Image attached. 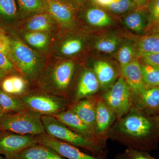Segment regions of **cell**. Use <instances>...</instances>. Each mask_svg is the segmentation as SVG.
<instances>
[{
  "label": "cell",
  "mask_w": 159,
  "mask_h": 159,
  "mask_svg": "<svg viewBox=\"0 0 159 159\" xmlns=\"http://www.w3.org/2000/svg\"><path fill=\"white\" fill-rule=\"evenodd\" d=\"M114 159H131L127 156L125 153H120L116 155Z\"/></svg>",
  "instance_id": "42"
},
{
  "label": "cell",
  "mask_w": 159,
  "mask_h": 159,
  "mask_svg": "<svg viewBox=\"0 0 159 159\" xmlns=\"http://www.w3.org/2000/svg\"><path fill=\"white\" fill-rule=\"evenodd\" d=\"M0 130L20 135L45 134L40 115L32 111L2 114L0 116Z\"/></svg>",
  "instance_id": "3"
},
{
  "label": "cell",
  "mask_w": 159,
  "mask_h": 159,
  "mask_svg": "<svg viewBox=\"0 0 159 159\" xmlns=\"http://www.w3.org/2000/svg\"><path fill=\"white\" fill-rule=\"evenodd\" d=\"M25 106L21 100L14 98L4 91L0 90V107L4 112L23 111Z\"/></svg>",
  "instance_id": "27"
},
{
  "label": "cell",
  "mask_w": 159,
  "mask_h": 159,
  "mask_svg": "<svg viewBox=\"0 0 159 159\" xmlns=\"http://www.w3.org/2000/svg\"><path fill=\"white\" fill-rule=\"evenodd\" d=\"M153 32H157V33H159V27L158 28H157V29H156Z\"/></svg>",
  "instance_id": "46"
},
{
  "label": "cell",
  "mask_w": 159,
  "mask_h": 159,
  "mask_svg": "<svg viewBox=\"0 0 159 159\" xmlns=\"http://www.w3.org/2000/svg\"><path fill=\"white\" fill-rule=\"evenodd\" d=\"M140 61L142 77L146 87H159V67Z\"/></svg>",
  "instance_id": "26"
},
{
  "label": "cell",
  "mask_w": 159,
  "mask_h": 159,
  "mask_svg": "<svg viewBox=\"0 0 159 159\" xmlns=\"http://www.w3.org/2000/svg\"><path fill=\"white\" fill-rule=\"evenodd\" d=\"M24 39L29 45L39 50L47 48L49 43V34L46 32L27 31Z\"/></svg>",
  "instance_id": "28"
},
{
  "label": "cell",
  "mask_w": 159,
  "mask_h": 159,
  "mask_svg": "<svg viewBox=\"0 0 159 159\" xmlns=\"http://www.w3.org/2000/svg\"><path fill=\"white\" fill-rule=\"evenodd\" d=\"M13 63L27 78L33 79L40 70V58L35 51L19 39L11 40Z\"/></svg>",
  "instance_id": "4"
},
{
  "label": "cell",
  "mask_w": 159,
  "mask_h": 159,
  "mask_svg": "<svg viewBox=\"0 0 159 159\" xmlns=\"http://www.w3.org/2000/svg\"><path fill=\"white\" fill-rule=\"evenodd\" d=\"M139 59L142 62L159 67V54L139 53Z\"/></svg>",
  "instance_id": "34"
},
{
  "label": "cell",
  "mask_w": 159,
  "mask_h": 159,
  "mask_svg": "<svg viewBox=\"0 0 159 159\" xmlns=\"http://www.w3.org/2000/svg\"><path fill=\"white\" fill-rule=\"evenodd\" d=\"M111 127L107 138L127 148L149 152L159 143V116L139 107H131Z\"/></svg>",
  "instance_id": "1"
},
{
  "label": "cell",
  "mask_w": 159,
  "mask_h": 159,
  "mask_svg": "<svg viewBox=\"0 0 159 159\" xmlns=\"http://www.w3.org/2000/svg\"><path fill=\"white\" fill-rule=\"evenodd\" d=\"M5 73L0 69V82L3 81L5 76Z\"/></svg>",
  "instance_id": "43"
},
{
  "label": "cell",
  "mask_w": 159,
  "mask_h": 159,
  "mask_svg": "<svg viewBox=\"0 0 159 159\" xmlns=\"http://www.w3.org/2000/svg\"><path fill=\"white\" fill-rule=\"evenodd\" d=\"M5 113L4 111H3L2 109L0 107V116H2V114Z\"/></svg>",
  "instance_id": "45"
},
{
  "label": "cell",
  "mask_w": 159,
  "mask_h": 159,
  "mask_svg": "<svg viewBox=\"0 0 159 159\" xmlns=\"http://www.w3.org/2000/svg\"><path fill=\"white\" fill-rule=\"evenodd\" d=\"M124 25L137 34L145 35L149 24L148 12L145 9H136L127 13L123 19Z\"/></svg>",
  "instance_id": "15"
},
{
  "label": "cell",
  "mask_w": 159,
  "mask_h": 159,
  "mask_svg": "<svg viewBox=\"0 0 159 159\" xmlns=\"http://www.w3.org/2000/svg\"><path fill=\"white\" fill-rule=\"evenodd\" d=\"M75 68L72 61L57 63L51 69L46 76V88L56 93L63 94L68 89Z\"/></svg>",
  "instance_id": "7"
},
{
  "label": "cell",
  "mask_w": 159,
  "mask_h": 159,
  "mask_svg": "<svg viewBox=\"0 0 159 159\" xmlns=\"http://www.w3.org/2000/svg\"><path fill=\"white\" fill-rule=\"evenodd\" d=\"M25 106L32 111L54 116L62 112L67 106L66 99L46 94H33L20 99Z\"/></svg>",
  "instance_id": "6"
},
{
  "label": "cell",
  "mask_w": 159,
  "mask_h": 159,
  "mask_svg": "<svg viewBox=\"0 0 159 159\" xmlns=\"http://www.w3.org/2000/svg\"><path fill=\"white\" fill-rule=\"evenodd\" d=\"M11 78L13 84L14 94L22 93L26 88V83L22 77L17 76H11Z\"/></svg>",
  "instance_id": "37"
},
{
  "label": "cell",
  "mask_w": 159,
  "mask_h": 159,
  "mask_svg": "<svg viewBox=\"0 0 159 159\" xmlns=\"http://www.w3.org/2000/svg\"><path fill=\"white\" fill-rule=\"evenodd\" d=\"M39 145L30 146L5 159H47L59 155L51 148Z\"/></svg>",
  "instance_id": "22"
},
{
  "label": "cell",
  "mask_w": 159,
  "mask_h": 159,
  "mask_svg": "<svg viewBox=\"0 0 159 159\" xmlns=\"http://www.w3.org/2000/svg\"><path fill=\"white\" fill-rule=\"evenodd\" d=\"M137 96V107L151 113L159 111V87L147 88Z\"/></svg>",
  "instance_id": "17"
},
{
  "label": "cell",
  "mask_w": 159,
  "mask_h": 159,
  "mask_svg": "<svg viewBox=\"0 0 159 159\" xmlns=\"http://www.w3.org/2000/svg\"><path fill=\"white\" fill-rule=\"evenodd\" d=\"M84 46V40L82 37L71 35L60 41L56 50L58 54L65 57H70L80 53Z\"/></svg>",
  "instance_id": "21"
},
{
  "label": "cell",
  "mask_w": 159,
  "mask_h": 159,
  "mask_svg": "<svg viewBox=\"0 0 159 159\" xmlns=\"http://www.w3.org/2000/svg\"><path fill=\"white\" fill-rule=\"evenodd\" d=\"M100 85L93 71L87 70L83 73L77 86L76 98L80 100L96 93Z\"/></svg>",
  "instance_id": "18"
},
{
  "label": "cell",
  "mask_w": 159,
  "mask_h": 159,
  "mask_svg": "<svg viewBox=\"0 0 159 159\" xmlns=\"http://www.w3.org/2000/svg\"><path fill=\"white\" fill-rule=\"evenodd\" d=\"M148 12L149 24L146 34L153 32L159 27V0H149L146 7Z\"/></svg>",
  "instance_id": "30"
},
{
  "label": "cell",
  "mask_w": 159,
  "mask_h": 159,
  "mask_svg": "<svg viewBox=\"0 0 159 159\" xmlns=\"http://www.w3.org/2000/svg\"><path fill=\"white\" fill-rule=\"evenodd\" d=\"M0 159H4V158H3L2 157L0 156Z\"/></svg>",
  "instance_id": "47"
},
{
  "label": "cell",
  "mask_w": 159,
  "mask_h": 159,
  "mask_svg": "<svg viewBox=\"0 0 159 159\" xmlns=\"http://www.w3.org/2000/svg\"><path fill=\"white\" fill-rule=\"evenodd\" d=\"M131 159H157L148 152L127 148L124 152Z\"/></svg>",
  "instance_id": "35"
},
{
  "label": "cell",
  "mask_w": 159,
  "mask_h": 159,
  "mask_svg": "<svg viewBox=\"0 0 159 159\" xmlns=\"http://www.w3.org/2000/svg\"><path fill=\"white\" fill-rule=\"evenodd\" d=\"M132 90L123 77H119L107 91L102 99L115 113L117 119L125 115L131 108Z\"/></svg>",
  "instance_id": "5"
},
{
  "label": "cell",
  "mask_w": 159,
  "mask_h": 159,
  "mask_svg": "<svg viewBox=\"0 0 159 159\" xmlns=\"http://www.w3.org/2000/svg\"><path fill=\"white\" fill-rule=\"evenodd\" d=\"M84 20L88 25L95 28H104L111 25L113 20L103 9L97 7H90L84 13Z\"/></svg>",
  "instance_id": "23"
},
{
  "label": "cell",
  "mask_w": 159,
  "mask_h": 159,
  "mask_svg": "<svg viewBox=\"0 0 159 159\" xmlns=\"http://www.w3.org/2000/svg\"><path fill=\"white\" fill-rule=\"evenodd\" d=\"M123 41L124 40L117 34L107 33L97 38L94 43L93 48L99 54H116Z\"/></svg>",
  "instance_id": "19"
},
{
  "label": "cell",
  "mask_w": 159,
  "mask_h": 159,
  "mask_svg": "<svg viewBox=\"0 0 159 159\" xmlns=\"http://www.w3.org/2000/svg\"><path fill=\"white\" fill-rule=\"evenodd\" d=\"M0 69L6 74L15 70L13 62L5 54L0 52Z\"/></svg>",
  "instance_id": "36"
},
{
  "label": "cell",
  "mask_w": 159,
  "mask_h": 159,
  "mask_svg": "<svg viewBox=\"0 0 159 159\" xmlns=\"http://www.w3.org/2000/svg\"><path fill=\"white\" fill-rule=\"evenodd\" d=\"M104 8L113 14L122 15L136 10L137 7L132 0H114Z\"/></svg>",
  "instance_id": "31"
},
{
  "label": "cell",
  "mask_w": 159,
  "mask_h": 159,
  "mask_svg": "<svg viewBox=\"0 0 159 159\" xmlns=\"http://www.w3.org/2000/svg\"><path fill=\"white\" fill-rule=\"evenodd\" d=\"M17 5L15 0H0V17L7 20L17 16Z\"/></svg>",
  "instance_id": "32"
},
{
  "label": "cell",
  "mask_w": 159,
  "mask_h": 159,
  "mask_svg": "<svg viewBox=\"0 0 159 159\" xmlns=\"http://www.w3.org/2000/svg\"><path fill=\"white\" fill-rule=\"evenodd\" d=\"M24 14L33 15L47 11L45 0H16Z\"/></svg>",
  "instance_id": "29"
},
{
  "label": "cell",
  "mask_w": 159,
  "mask_h": 159,
  "mask_svg": "<svg viewBox=\"0 0 159 159\" xmlns=\"http://www.w3.org/2000/svg\"><path fill=\"white\" fill-rule=\"evenodd\" d=\"M135 4L137 9H145L149 0H132Z\"/></svg>",
  "instance_id": "39"
},
{
  "label": "cell",
  "mask_w": 159,
  "mask_h": 159,
  "mask_svg": "<svg viewBox=\"0 0 159 159\" xmlns=\"http://www.w3.org/2000/svg\"><path fill=\"white\" fill-rule=\"evenodd\" d=\"M93 71L102 90H108L115 83L116 74L113 66L109 62L103 60L97 61L94 63Z\"/></svg>",
  "instance_id": "16"
},
{
  "label": "cell",
  "mask_w": 159,
  "mask_h": 159,
  "mask_svg": "<svg viewBox=\"0 0 159 159\" xmlns=\"http://www.w3.org/2000/svg\"><path fill=\"white\" fill-rule=\"evenodd\" d=\"M47 159H63L59 156V155L57 156L52 157L49 158Z\"/></svg>",
  "instance_id": "44"
},
{
  "label": "cell",
  "mask_w": 159,
  "mask_h": 159,
  "mask_svg": "<svg viewBox=\"0 0 159 159\" xmlns=\"http://www.w3.org/2000/svg\"><path fill=\"white\" fill-rule=\"evenodd\" d=\"M37 144L46 146L61 156L68 159H107L106 158L92 156L84 153L74 145L45 134L35 136Z\"/></svg>",
  "instance_id": "8"
},
{
  "label": "cell",
  "mask_w": 159,
  "mask_h": 159,
  "mask_svg": "<svg viewBox=\"0 0 159 159\" xmlns=\"http://www.w3.org/2000/svg\"><path fill=\"white\" fill-rule=\"evenodd\" d=\"M120 68L122 77L134 93H140L147 88L143 80L141 63L139 59Z\"/></svg>",
  "instance_id": "11"
},
{
  "label": "cell",
  "mask_w": 159,
  "mask_h": 159,
  "mask_svg": "<svg viewBox=\"0 0 159 159\" xmlns=\"http://www.w3.org/2000/svg\"><path fill=\"white\" fill-rule=\"evenodd\" d=\"M55 21L48 12H43L33 15L27 20L25 25L27 31L46 32L54 29Z\"/></svg>",
  "instance_id": "20"
},
{
  "label": "cell",
  "mask_w": 159,
  "mask_h": 159,
  "mask_svg": "<svg viewBox=\"0 0 159 159\" xmlns=\"http://www.w3.org/2000/svg\"><path fill=\"white\" fill-rule=\"evenodd\" d=\"M54 116L65 125L84 136L94 139H106L97 135L93 130L84 123L76 114L70 110L61 112Z\"/></svg>",
  "instance_id": "12"
},
{
  "label": "cell",
  "mask_w": 159,
  "mask_h": 159,
  "mask_svg": "<svg viewBox=\"0 0 159 159\" xmlns=\"http://www.w3.org/2000/svg\"><path fill=\"white\" fill-rule=\"evenodd\" d=\"M97 101L95 102L92 99L80 100L72 107L70 110L76 114L84 123L92 129L95 132Z\"/></svg>",
  "instance_id": "14"
},
{
  "label": "cell",
  "mask_w": 159,
  "mask_h": 159,
  "mask_svg": "<svg viewBox=\"0 0 159 159\" xmlns=\"http://www.w3.org/2000/svg\"><path fill=\"white\" fill-rule=\"evenodd\" d=\"M88 0H70V4H71L74 7L75 6H77L84 4Z\"/></svg>",
  "instance_id": "41"
},
{
  "label": "cell",
  "mask_w": 159,
  "mask_h": 159,
  "mask_svg": "<svg viewBox=\"0 0 159 159\" xmlns=\"http://www.w3.org/2000/svg\"><path fill=\"white\" fill-rule=\"evenodd\" d=\"M47 11L61 26L71 28L75 24L74 7L61 0H45Z\"/></svg>",
  "instance_id": "10"
},
{
  "label": "cell",
  "mask_w": 159,
  "mask_h": 159,
  "mask_svg": "<svg viewBox=\"0 0 159 159\" xmlns=\"http://www.w3.org/2000/svg\"><path fill=\"white\" fill-rule=\"evenodd\" d=\"M115 54L120 67L139 59L136 45L130 41L124 40Z\"/></svg>",
  "instance_id": "24"
},
{
  "label": "cell",
  "mask_w": 159,
  "mask_h": 159,
  "mask_svg": "<svg viewBox=\"0 0 159 159\" xmlns=\"http://www.w3.org/2000/svg\"><path fill=\"white\" fill-rule=\"evenodd\" d=\"M135 44L139 53L159 54V33L142 35L137 39Z\"/></svg>",
  "instance_id": "25"
},
{
  "label": "cell",
  "mask_w": 159,
  "mask_h": 159,
  "mask_svg": "<svg viewBox=\"0 0 159 159\" xmlns=\"http://www.w3.org/2000/svg\"><path fill=\"white\" fill-rule=\"evenodd\" d=\"M0 52L6 55L12 61L11 40L0 29Z\"/></svg>",
  "instance_id": "33"
},
{
  "label": "cell",
  "mask_w": 159,
  "mask_h": 159,
  "mask_svg": "<svg viewBox=\"0 0 159 159\" xmlns=\"http://www.w3.org/2000/svg\"><path fill=\"white\" fill-rule=\"evenodd\" d=\"M41 119L45 132L50 136L88 149L96 156L106 158V140L92 139L73 131L54 116L43 115Z\"/></svg>",
  "instance_id": "2"
},
{
  "label": "cell",
  "mask_w": 159,
  "mask_h": 159,
  "mask_svg": "<svg viewBox=\"0 0 159 159\" xmlns=\"http://www.w3.org/2000/svg\"><path fill=\"white\" fill-rule=\"evenodd\" d=\"M35 137L29 135L5 134L0 135V154L9 157L36 145Z\"/></svg>",
  "instance_id": "9"
},
{
  "label": "cell",
  "mask_w": 159,
  "mask_h": 159,
  "mask_svg": "<svg viewBox=\"0 0 159 159\" xmlns=\"http://www.w3.org/2000/svg\"><path fill=\"white\" fill-rule=\"evenodd\" d=\"M93 1L97 6L105 8L112 2L114 0H93Z\"/></svg>",
  "instance_id": "40"
},
{
  "label": "cell",
  "mask_w": 159,
  "mask_h": 159,
  "mask_svg": "<svg viewBox=\"0 0 159 159\" xmlns=\"http://www.w3.org/2000/svg\"><path fill=\"white\" fill-rule=\"evenodd\" d=\"M2 89L3 91L9 94H14L13 84L11 77H7L2 81Z\"/></svg>",
  "instance_id": "38"
},
{
  "label": "cell",
  "mask_w": 159,
  "mask_h": 159,
  "mask_svg": "<svg viewBox=\"0 0 159 159\" xmlns=\"http://www.w3.org/2000/svg\"><path fill=\"white\" fill-rule=\"evenodd\" d=\"M113 111L102 99H99L97 103V118L96 132L97 135L102 138H107L103 135L107 134L116 119Z\"/></svg>",
  "instance_id": "13"
}]
</instances>
